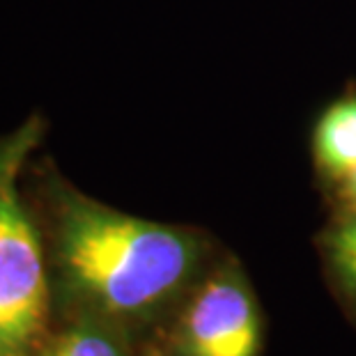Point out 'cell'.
Segmentation results:
<instances>
[{
    "instance_id": "cell-1",
    "label": "cell",
    "mask_w": 356,
    "mask_h": 356,
    "mask_svg": "<svg viewBox=\"0 0 356 356\" xmlns=\"http://www.w3.org/2000/svg\"><path fill=\"white\" fill-rule=\"evenodd\" d=\"M200 244L191 232L111 209L58 186L53 267L79 315L129 327L159 313L191 278Z\"/></svg>"
},
{
    "instance_id": "cell-6",
    "label": "cell",
    "mask_w": 356,
    "mask_h": 356,
    "mask_svg": "<svg viewBox=\"0 0 356 356\" xmlns=\"http://www.w3.org/2000/svg\"><path fill=\"white\" fill-rule=\"evenodd\" d=\"M329 246L331 260L336 264L340 278L347 285V290L356 297V216L333 232Z\"/></svg>"
},
{
    "instance_id": "cell-3",
    "label": "cell",
    "mask_w": 356,
    "mask_h": 356,
    "mask_svg": "<svg viewBox=\"0 0 356 356\" xmlns=\"http://www.w3.org/2000/svg\"><path fill=\"white\" fill-rule=\"evenodd\" d=\"M260 345V310L232 271H221L193 294L175 329L177 356H257Z\"/></svg>"
},
{
    "instance_id": "cell-7",
    "label": "cell",
    "mask_w": 356,
    "mask_h": 356,
    "mask_svg": "<svg viewBox=\"0 0 356 356\" xmlns=\"http://www.w3.org/2000/svg\"><path fill=\"white\" fill-rule=\"evenodd\" d=\"M345 188H347V195H350L352 202L356 204V168L345 177Z\"/></svg>"
},
{
    "instance_id": "cell-5",
    "label": "cell",
    "mask_w": 356,
    "mask_h": 356,
    "mask_svg": "<svg viewBox=\"0 0 356 356\" xmlns=\"http://www.w3.org/2000/svg\"><path fill=\"white\" fill-rule=\"evenodd\" d=\"M42 356H129L127 327L102 317L76 315Z\"/></svg>"
},
{
    "instance_id": "cell-2",
    "label": "cell",
    "mask_w": 356,
    "mask_h": 356,
    "mask_svg": "<svg viewBox=\"0 0 356 356\" xmlns=\"http://www.w3.org/2000/svg\"><path fill=\"white\" fill-rule=\"evenodd\" d=\"M40 122L0 138V356H30L49 313V278L40 232L19 195V175Z\"/></svg>"
},
{
    "instance_id": "cell-4",
    "label": "cell",
    "mask_w": 356,
    "mask_h": 356,
    "mask_svg": "<svg viewBox=\"0 0 356 356\" xmlns=\"http://www.w3.org/2000/svg\"><path fill=\"white\" fill-rule=\"evenodd\" d=\"M317 161L333 177H347L356 168V97L333 104L317 122Z\"/></svg>"
},
{
    "instance_id": "cell-8",
    "label": "cell",
    "mask_w": 356,
    "mask_h": 356,
    "mask_svg": "<svg viewBox=\"0 0 356 356\" xmlns=\"http://www.w3.org/2000/svg\"><path fill=\"white\" fill-rule=\"evenodd\" d=\"M149 356H165V354H149Z\"/></svg>"
}]
</instances>
